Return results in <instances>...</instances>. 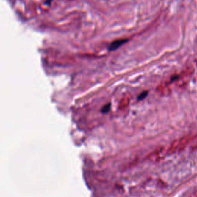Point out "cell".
Returning a JSON list of instances; mask_svg holds the SVG:
<instances>
[{
	"label": "cell",
	"mask_w": 197,
	"mask_h": 197,
	"mask_svg": "<svg viewBox=\"0 0 197 197\" xmlns=\"http://www.w3.org/2000/svg\"><path fill=\"white\" fill-rule=\"evenodd\" d=\"M190 138L186 137V138H181L179 140H176L172 143L170 146L166 150V154L171 155L173 153H176L178 151L181 150L184 148L186 146L188 143H189Z\"/></svg>",
	"instance_id": "6da1fadb"
},
{
	"label": "cell",
	"mask_w": 197,
	"mask_h": 197,
	"mask_svg": "<svg viewBox=\"0 0 197 197\" xmlns=\"http://www.w3.org/2000/svg\"><path fill=\"white\" fill-rule=\"evenodd\" d=\"M127 41H128L127 39H119V40L112 42V43L110 45V46H109V50H115V49H117L118 48H119L121 46H123L125 43H126Z\"/></svg>",
	"instance_id": "7a4b0ae2"
},
{
	"label": "cell",
	"mask_w": 197,
	"mask_h": 197,
	"mask_svg": "<svg viewBox=\"0 0 197 197\" xmlns=\"http://www.w3.org/2000/svg\"><path fill=\"white\" fill-rule=\"evenodd\" d=\"M130 102V98L129 97H125V98H122L119 102V109L123 110V109L126 108L127 106H129V103Z\"/></svg>",
	"instance_id": "3957f363"
},
{
	"label": "cell",
	"mask_w": 197,
	"mask_h": 197,
	"mask_svg": "<svg viewBox=\"0 0 197 197\" xmlns=\"http://www.w3.org/2000/svg\"><path fill=\"white\" fill-rule=\"evenodd\" d=\"M109 107H110V105H107V106H104V107H103V109H102V112H106L110 110V108H109Z\"/></svg>",
	"instance_id": "277c9868"
}]
</instances>
